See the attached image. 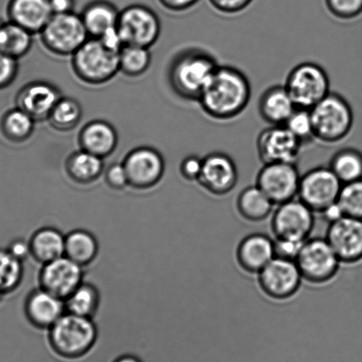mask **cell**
I'll return each mask as SVG.
<instances>
[{"label": "cell", "instance_id": "obj_1", "mask_svg": "<svg viewBox=\"0 0 362 362\" xmlns=\"http://www.w3.org/2000/svg\"><path fill=\"white\" fill-rule=\"evenodd\" d=\"M252 88L240 69L219 65L199 98L204 112L217 121H228L240 115L250 103Z\"/></svg>", "mask_w": 362, "mask_h": 362}, {"label": "cell", "instance_id": "obj_2", "mask_svg": "<svg viewBox=\"0 0 362 362\" xmlns=\"http://www.w3.org/2000/svg\"><path fill=\"white\" fill-rule=\"evenodd\" d=\"M219 66L216 59L202 49H188L178 54L168 69V82L177 96L198 101Z\"/></svg>", "mask_w": 362, "mask_h": 362}, {"label": "cell", "instance_id": "obj_3", "mask_svg": "<svg viewBox=\"0 0 362 362\" xmlns=\"http://www.w3.org/2000/svg\"><path fill=\"white\" fill-rule=\"evenodd\" d=\"M98 329L93 319L65 313L48 329V344L58 357L77 361L93 349Z\"/></svg>", "mask_w": 362, "mask_h": 362}, {"label": "cell", "instance_id": "obj_4", "mask_svg": "<svg viewBox=\"0 0 362 362\" xmlns=\"http://www.w3.org/2000/svg\"><path fill=\"white\" fill-rule=\"evenodd\" d=\"M77 78L90 86H101L119 72V52L110 50L98 38L90 37L72 56Z\"/></svg>", "mask_w": 362, "mask_h": 362}, {"label": "cell", "instance_id": "obj_5", "mask_svg": "<svg viewBox=\"0 0 362 362\" xmlns=\"http://www.w3.org/2000/svg\"><path fill=\"white\" fill-rule=\"evenodd\" d=\"M310 112L315 139L323 143L340 142L353 129V109L339 93H329L310 109Z\"/></svg>", "mask_w": 362, "mask_h": 362}, {"label": "cell", "instance_id": "obj_6", "mask_svg": "<svg viewBox=\"0 0 362 362\" xmlns=\"http://www.w3.org/2000/svg\"><path fill=\"white\" fill-rule=\"evenodd\" d=\"M284 86L297 107L309 110L330 93L328 74L314 62L300 63L291 69Z\"/></svg>", "mask_w": 362, "mask_h": 362}, {"label": "cell", "instance_id": "obj_7", "mask_svg": "<svg viewBox=\"0 0 362 362\" xmlns=\"http://www.w3.org/2000/svg\"><path fill=\"white\" fill-rule=\"evenodd\" d=\"M40 34L47 51L58 56H72L90 38L81 16L74 12L52 16Z\"/></svg>", "mask_w": 362, "mask_h": 362}, {"label": "cell", "instance_id": "obj_8", "mask_svg": "<svg viewBox=\"0 0 362 362\" xmlns=\"http://www.w3.org/2000/svg\"><path fill=\"white\" fill-rule=\"evenodd\" d=\"M302 279L308 283L329 282L339 272L340 259L326 238H308L296 259Z\"/></svg>", "mask_w": 362, "mask_h": 362}, {"label": "cell", "instance_id": "obj_9", "mask_svg": "<svg viewBox=\"0 0 362 362\" xmlns=\"http://www.w3.org/2000/svg\"><path fill=\"white\" fill-rule=\"evenodd\" d=\"M117 30L124 45L149 48L159 40V17L146 6L136 4L119 12Z\"/></svg>", "mask_w": 362, "mask_h": 362}, {"label": "cell", "instance_id": "obj_10", "mask_svg": "<svg viewBox=\"0 0 362 362\" xmlns=\"http://www.w3.org/2000/svg\"><path fill=\"white\" fill-rule=\"evenodd\" d=\"M341 182L329 167L312 168L301 175L298 199L314 212L321 213L339 199Z\"/></svg>", "mask_w": 362, "mask_h": 362}, {"label": "cell", "instance_id": "obj_11", "mask_svg": "<svg viewBox=\"0 0 362 362\" xmlns=\"http://www.w3.org/2000/svg\"><path fill=\"white\" fill-rule=\"evenodd\" d=\"M300 178L296 163L263 164L256 185L277 206L298 198Z\"/></svg>", "mask_w": 362, "mask_h": 362}, {"label": "cell", "instance_id": "obj_12", "mask_svg": "<svg viewBox=\"0 0 362 362\" xmlns=\"http://www.w3.org/2000/svg\"><path fill=\"white\" fill-rule=\"evenodd\" d=\"M300 199H293L277 205L272 219L273 233L277 238L305 241L315 225V214Z\"/></svg>", "mask_w": 362, "mask_h": 362}, {"label": "cell", "instance_id": "obj_13", "mask_svg": "<svg viewBox=\"0 0 362 362\" xmlns=\"http://www.w3.org/2000/svg\"><path fill=\"white\" fill-rule=\"evenodd\" d=\"M302 276L296 262L275 257L258 274L259 286L274 300L293 297L300 289Z\"/></svg>", "mask_w": 362, "mask_h": 362}, {"label": "cell", "instance_id": "obj_14", "mask_svg": "<svg viewBox=\"0 0 362 362\" xmlns=\"http://www.w3.org/2000/svg\"><path fill=\"white\" fill-rule=\"evenodd\" d=\"M302 144L286 125H270L259 133L256 147L263 164L297 163Z\"/></svg>", "mask_w": 362, "mask_h": 362}, {"label": "cell", "instance_id": "obj_15", "mask_svg": "<svg viewBox=\"0 0 362 362\" xmlns=\"http://www.w3.org/2000/svg\"><path fill=\"white\" fill-rule=\"evenodd\" d=\"M129 186L147 189L159 184L165 172V160L157 150L148 146L133 149L124 158Z\"/></svg>", "mask_w": 362, "mask_h": 362}, {"label": "cell", "instance_id": "obj_16", "mask_svg": "<svg viewBox=\"0 0 362 362\" xmlns=\"http://www.w3.org/2000/svg\"><path fill=\"white\" fill-rule=\"evenodd\" d=\"M42 266L40 287L63 300L83 282V267L66 256Z\"/></svg>", "mask_w": 362, "mask_h": 362}, {"label": "cell", "instance_id": "obj_17", "mask_svg": "<svg viewBox=\"0 0 362 362\" xmlns=\"http://www.w3.org/2000/svg\"><path fill=\"white\" fill-rule=\"evenodd\" d=\"M238 181L237 165L228 154L214 152L203 158L198 182L211 194L226 195L235 187Z\"/></svg>", "mask_w": 362, "mask_h": 362}, {"label": "cell", "instance_id": "obj_18", "mask_svg": "<svg viewBox=\"0 0 362 362\" xmlns=\"http://www.w3.org/2000/svg\"><path fill=\"white\" fill-rule=\"evenodd\" d=\"M341 263L362 259V221L344 216L329 225L326 238Z\"/></svg>", "mask_w": 362, "mask_h": 362}, {"label": "cell", "instance_id": "obj_19", "mask_svg": "<svg viewBox=\"0 0 362 362\" xmlns=\"http://www.w3.org/2000/svg\"><path fill=\"white\" fill-rule=\"evenodd\" d=\"M62 97L61 91L54 84L34 81L21 88L16 97V107L27 112L36 122H43L48 119Z\"/></svg>", "mask_w": 362, "mask_h": 362}, {"label": "cell", "instance_id": "obj_20", "mask_svg": "<svg viewBox=\"0 0 362 362\" xmlns=\"http://www.w3.org/2000/svg\"><path fill=\"white\" fill-rule=\"evenodd\" d=\"M65 313V301L40 287L30 291L24 303L28 321L40 329H50Z\"/></svg>", "mask_w": 362, "mask_h": 362}, {"label": "cell", "instance_id": "obj_21", "mask_svg": "<svg viewBox=\"0 0 362 362\" xmlns=\"http://www.w3.org/2000/svg\"><path fill=\"white\" fill-rule=\"evenodd\" d=\"M275 257L274 240L264 234L247 235L237 249L238 264L248 273L259 274Z\"/></svg>", "mask_w": 362, "mask_h": 362}, {"label": "cell", "instance_id": "obj_22", "mask_svg": "<svg viewBox=\"0 0 362 362\" xmlns=\"http://www.w3.org/2000/svg\"><path fill=\"white\" fill-rule=\"evenodd\" d=\"M8 20L34 34L40 33L54 16L49 0H9Z\"/></svg>", "mask_w": 362, "mask_h": 362}, {"label": "cell", "instance_id": "obj_23", "mask_svg": "<svg viewBox=\"0 0 362 362\" xmlns=\"http://www.w3.org/2000/svg\"><path fill=\"white\" fill-rule=\"evenodd\" d=\"M80 149L105 159L115 152L118 134L114 126L103 119L88 122L78 136Z\"/></svg>", "mask_w": 362, "mask_h": 362}, {"label": "cell", "instance_id": "obj_24", "mask_svg": "<svg viewBox=\"0 0 362 362\" xmlns=\"http://www.w3.org/2000/svg\"><path fill=\"white\" fill-rule=\"evenodd\" d=\"M259 114L270 125H284L297 108L284 86L268 88L258 104Z\"/></svg>", "mask_w": 362, "mask_h": 362}, {"label": "cell", "instance_id": "obj_25", "mask_svg": "<svg viewBox=\"0 0 362 362\" xmlns=\"http://www.w3.org/2000/svg\"><path fill=\"white\" fill-rule=\"evenodd\" d=\"M80 16L89 37L100 38L117 27L119 11L107 0H93L84 6Z\"/></svg>", "mask_w": 362, "mask_h": 362}, {"label": "cell", "instance_id": "obj_26", "mask_svg": "<svg viewBox=\"0 0 362 362\" xmlns=\"http://www.w3.org/2000/svg\"><path fill=\"white\" fill-rule=\"evenodd\" d=\"M65 237L57 228H40L29 240L31 257L44 265L65 256Z\"/></svg>", "mask_w": 362, "mask_h": 362}, {"label": "cell", "instance_id": "obj_27", "mask_svg": "<svg viewBox=\"0 0 362 362\" xmlns=\"http://www.w3.org/2000/svg\"><path fill=\"white\" fill-rule=\"evenodd\" d=\"M104 159L80 149L69 156L65 170L69 177L78 185H87L96 182L104 171Z\"/></svg>", "mask_w": 362, "mask_h": 362}, {"label": "cell", "instance_id": "obj_28", "mask_svg": "<svg viewBox=\"0 0 362 362\" xmlns=\"http://www.w3.org/2000/svg\"><path fill=\"white\" fill-rule=\"evenodd\" d=\"M33 37V33L11 21L0 22V52L19 61L29 54Z\"/></svg>", "mask_w": 362, "mask_h": 362}, {"label": "cell", "instance_id": "obj_29", "mask_svg": "<svg viewBox=\"0 0 362 362\" xmlns=\"http://www.w3.org/2000/svg\"><path fill=\"white\" fill-rule=\"evenodd\" d=\"M274 204L257 185L249 186L238 197L237 207L239 214L245 220L261 221L273 212Z\"/></svg>", "mask_w": 362, "mask_h": 362}, {"label": "cell", "instance_id": "obj_30", "mask_svg": "<svg viewBox=\"0 0 362 362\" xmlns=\"http://www.w3.org/2000/svg\"><path fill=\"white\" fill-rule=\"evenodd\" d=\"M98 243L90 232L76 230L65 237V256L83 267L90 264L97 258Z\"/></svg>", "mask_w": 362, "mask_h": 362}, {"label": "cell", "instance_id": "obj_31", "mask_svg": "<svg viewBox=\"0 0 362 362\" xmlns=\"http://www.w3.org/2000/svg\"><path fill=\"white\" fill-rule=\"evenodd\" d=\"M36 121L18 107L10 109L0 118V133L13 144L27 141L33 136Z\"/></svg>", "mask_w": 362, "mask_h": 362}, {"label": "cell", "instance_id": "obj_32", "mask_svg": "<svg viewBox=\"0 0 362 362\" xmlns=\"http://www.w3.org/2000/svg\"><path fill=\"white\" fill-rule=\"evenodd\" d=\"M64 301L66 313L93 319L100 308V294L93 284L83 282Z\"/></svg>", "mask_w": 362, "mask_h": 362}, {"label": "cell", "instance_id": "obj_33", "mask_svg": "<svg viewBox=\"0 0 362 362\" xmlns=\"http://www.w3.org/2000/svg\"><path fill=\"white\" fill-rule=\"evenodd\" d=\"M329 167L343 185L362 179V153L355 148H343L329 161Z\"/></svg>", "mask_w": 362, "mask_h": 362}, {"label": "cell", "instance_id": "obj_34", "mask_svg": "<svg viewBox=\"0 0 362 362\" xmlns=\"http://www.w3.org/2000/svg\"><path fill=\"white\" fill-rule=\"evenodd\" d=\"M83 116L82 105L72 98L62 97L51 112L47 121L56 131H72L79 124Z\"/></svg>", "mask_w": 362, "mask_h": 362}, {"label": "cell", "instance_id": "obj_35", "mask_svg": "<svg viewBox=\"0 0 362 362\" xmlns=\"http://www.w3.org/2000/svg\"><path fill=\"white\" fill-rule=\"evenodd\" d=\"M152 62L149 48L124 45L119 52V72L129 77H138L148 70Z\"/></svg>", "mask_w": 362, "mask_h": 362}, {"label": "cell", "instance_id": "obj_36", "mask_svg": "<svg viewBox=\"0 0 362 362\" xmlns=\"http://www.w3.org/2000/svg\"><path fill=\"white\" fill-rule=\"evenodd\" d=\"M23 262L13 257L6 248H0V298L15 291L23 279Z\"/></svg>", "mask_w": 362, "mask_h": 362}, {"label": "cell", "instance_id": "obj_37", "mask_svg": "<svg viewBox=\"0 0 362 362\" xmlns=\"http://www.w3.org/2000/svg\"><path fill=\"white\" fill-rule=\"evenodd\" d=\"M337 202L344 216L362 221V179L343 185Z\"/></svg>", "mask_w": 362, "mask_h": 362}, {"label": "cell", "instance_id": "obj_38", "mask_svg": "<svg viewBox=\"0 0 362 362\" xmlns=\"http://www.w3.org/2000/svg\"><path fill=\"white\" fill-rule=\"evenodd\" d=\"M284 125L300 140L302 145L311 143L315 139L314 125L309 109L297 107Z\"/></svg>", "mask_w": 362, "mask_h": 362}, {"label": "cell", "instance_id": "obj_39", "mask_svg": "<svg viewBox=\"0 0 362 362\" xmlns=\"http://www.w3.org/2000/svg\"><path fill=\"white\" fill-rule=\"evenodd\" d=\"M328 11L340 20H353L362 13V0H325Z\"/></svg>", "mask_w": 362, "mask_h": 362}, {"label": "cell", "instance_id": "obj_40", "mask_svg": "<svg viewBox=\"0 0 362 362\" xmlns=\"http://www.w3.org/2000/svg\"><path fill=\"white\" fill-rule=\"evenodd\" d=\"M18 71V59L0 52V90L6 89L15 82Z\"/></svg>", "mask_w": 362, "mask_h": 362}, {"label": "cell", "instance_id": "obj_41", "mask_svg": "<svg viewBox=\"0 0 362 362\" xmlns=\"http://www.w3.org/2000/svg\"><path fill=\"white\" fill-rule=\"evenodd\" d=\"M305 242L294 240V239L276 238L274 240L276 257L296 261Z\"/></svg>", "mask_w": 362, "mask_h": 362}, {"label": "cell", "instance_id": "obj_42", "mask_svg": "<svg viewBox=\"0 0 362 362\" xmlns=\"http://www.w3.org/2000/svg\"><path fill=\"white\" fill-rule=\"evenodd\" d=\"M105 181L109 187L121 191L129 186L127 172L124 163H114L105 170Z\"/></svg>", "mask_w": 362, "mask_h": 362}, {"label": "cell", "instance_id": "obj_43", "mask_svg": "<svg viewBox=\"0 0 362 362\" xmlns=\"http://www.w3.org/2000/svg\"><path fill=\"white\" fill-rule=\"evenodd\" d=\"M210 5L225 15H235L245 11L254 0H209Z\"/></svg>", "mask_w": 362, "mask_h": 362}, {"label": "cell", "instance_id": "obj_44", "mask_svg": "<svg viewBox=\"0 0 362 362\" xmlns=\"http://www.w3.org/2000/svg\"><path fill=\"white\" fill-rule=\"evenodd\" d=\"M203 159L196 156H189L182 160L180 165L182 177L188 181L198 182L202 170Z\"/></svg>", "mask_w": 362, "mask_h": 362}, {"label": "cell", "instance_id": "obj_45", "mask_svg": "<svg viewBox=\"0 0 362 362\" xmlns=\"http://www.w3.org/2000/svg\"><path fill=\"white\" fill-rule=\"evenodd\" d=\"M8 251L13 257L18 259L21 262H24L30 256V248L29 241L24 240L23 238H17L13 240L6 247Z\"/></svg>", "mask_w": 362, "mask_h": 362}, {"label": "cell", "instance_id": "obj_46", "mask_svg": "<svg viewBox=\"0 0 362 362\" xmlns=\"http://www.w3.org/2000/svg\"><path fill=\"white\" fill-rule=\"evenodd\" d=\"M165 8L172 12H185L195 6L200 0H159Z\"/></svg>", "mask_w": 362, "mask_h": 362}, {"label": "cell", "instance_id": "obj_47", "mask_svg": "<svg viewBox=\"0 0 362 362\" xmlns=\"http://www.w3.org/2000/svg\"><path fill=\"white\" fill-rule=\"evenodd\" d=\"M49 3L54 15L72 13L76 6L75 0H49Z\"/></svg>", "mask_w": 362, "mask_h": 362}, {"label": "cell", "instance_id": "obj_48", "mask_svg": "<svg viewBox=\"0 0 362 362\" xmlns=\"http://www.w3.org/2000/svg\"><path fill=\"white\" fill-rule=\"evenodd\" d=\"M321 214L325 220L328 221L329 224L335 223L336 221L344 216L343 210L337 202L327 206L325 209L322 211Z\"/></svg>", "mask_w": 362, "mask_h": 362}, {"label": "cell", "instance_id": "obj_49", "mask_svg": "<svg viewBox=\"0 0 362 362\" xmlns=\"http://www.w3.org/2000/svg\"><path fill=\"white\" fill-rule=\"evenodd\" d=\"M112 362H143L138 356L133 354H124L115 358Z\"/></svg>", "mask_w": 362, "mask_h": 362}, {"label": "cell", "instance_id": "obj_50", "mask_svg": "<svg viewBox=\"0 0 362 362\" xmlns=\"http://www.w3.org/2000/svg\"><path fill=\"white\" fill-rule=\"evenodd\" d=\"M2 298H0V300H1Z\"/></svg>", "mask_w": 362, "mask_h": 362}]
</instances>
